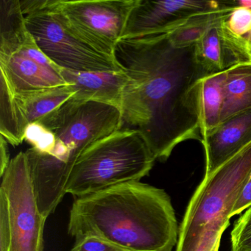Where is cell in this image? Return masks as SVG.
Masks as SVG:
<instances>
[{
  "instance_id": "6da1fadb",
  "label": "cell",
  "mask_w": 251,
  "mask_h": 251,
  "mask_svg": "<svg viewBox=\"0 0 251 251\" xmlns=\"http://www.w3.org/2000/svg\"><path fill=\"white\" fill-rule=\"evenodd\" d=\"M114 58L129 78L121 110L123 125L142 133L155 159L167 161L184 141L201 142L189 92L208 75L197 61L195 45L175 48L167 34L121 39Z\"/></svg>"
},
{
  "instance_id": "7a4b0ae2",
  "label": "cell",
  "mask_w": 251,
  "mask_h": 251,
  "mask_svg": "<svg viewBox=\"0 0 251 251\" xmlns=\"http://www.w3.org/2000/svg\"><path fill=\"white\" fill-rule=\"evenodd\" d=\"M178 233L170 196L140 181L75 198L70 209V236L95 235L131 251H172Z\"/></svg>"
},
{
  "instance_id": "3957f363",
  "label": "cell",
  "mask_w": 251,
  "mask_h": 251,
  "mask_svg": "<svg viewBox=\"0 0 251 251\" xmlns=\"http://www.w3.org/2000/svg\"><path fill=\"white\" fill-rule=\"evenodd\" d=\"M54 136L48 152H25L35 195L48 219L65 196L72 170L83 151L97 141L123 128L121 110L75 97L39 121Z\"/></svg>"
},
{
  "instance_id": "277c9868",
  "label": "cell",
  "mask_w": 251,
  "mask_h": 251,
  "mask_svg": "<svg viewBox=\"0 0 251 251\" xmlns=\"http://www.w3.org/2000/svg\"><path fill=\"white\" fill-rule=\"evenodd\" d=\"M155 158L142 133L123 127L86 148L75 164L66 192L83 198L149 175Z\"/></svg>"
},
{
  "instance_id": "5b68a950",
  "label": "cell",
  "mask_w": 251,
  "mask_h": 251,
  "mask_svg": "<svg viewBox=\"0 0 251 251\" xmlns=\"http://www.w3.org/2000/svg\"><path fill=\"white\" fill-rule=\"evenodd\" d=\"M251 176V144L209 176L192 196L179 228L176 251H195L205 229L230 213Z\"/></svg>"
},
{
  "instance_id": "8992f818",
  "label": "cell",
  "mask_w": 251,
  "mask_h": 251,
  "mask_svg": "<svg viewBox=\"0 0 251 251\" xmlns=\"http://www.w3.org/2000/svg\"><path fill=\"white\" fill-rule=\"evenodd\" d=\"M55 0L25 16L26 25L39 49L62 70L77 73L119 71L112 55L104 53L69 27L55 10Z\"/></svg>"
},
{
  "instance_id": "52a82bcc",
  "label": "cell",
  "mask_w": 251,
  "mask_h": 251,
  "mask_svg": "<svg viewBox=\"0 0 251 251\" xmlns=\"http://www.w3.org/2000/svg\"><path fill=\"white\" fill-rule=\"evenodd\" d=\"M11 228V251H44L47 218L39 209L25 152L11 159L2 176Z\"/></svg>"
},
{
  "instance_id": "ba28073f",
  "label": "cell",
  "mask_w": 251,
  "mask_h": 251,
  "mask_svg": "<svg viewBox=\"0 0 251 251\" xmlns=\"http://www.w3.org/2000/svg\"><path fill=\"white\" fill-rule=\"evenodd\" d=\"M136 0H55V10L82 39L100 52L114 56Z\"/></svg>"
},
{
  "instance_id": "9c48e42d",
  "label": "cell",
  "mask_w": 251,
  "mask_h": 251,
  "mask_svg": "<svg viewBox=\"0 0 251 251\" xmlns=\"http://www.w3.org/2000/svg\"><path fill=\"white\" fill-rule=\"evenodd\" d=\"M75 95L71 85L36 93L12 95L0 83V133L17 146L24 141L29 125L40 121Z\"/></svg>"
},
{
  "instance_id": "30bf717a",
  "label": "cell",
  "mask_w": 251,
  "mask_h": 251,
  "mask_svg": "<svg viewBox=\"0 0 251 251\" xmlns=\"http://www.w3.org/2000/svg\"><path fill=\"white\" fill-rule=\"evenodd\" d=\"M226 2L205 0H136L122 39L169 34L195 16L220 9Z\"/></svg>"
},
{
  "instance_id": "8fae6325",
  "label": "cell",
  "mask_w": 251,
  "mask_h": 251,
  "mask_svg": "<svg viewBox=\"0 0 251 251\" xmlns=\"http://www.w3.org/2000/svg\"><path fill=\"white\" fill-rule=\"evenodd\" d=\"M0 83L12 95L36 93L70 85L63 77L62 69L39 49L32 35L15 53L0 58Z\"/></svg>"
},
{
  "instance_id": "7c38bea8",
  "label": "cell",
  "mask_w": 251,
  "mask_h": 251,
  "mask_svg": "<svg viewBox=\"0 0 251 251\" xmlns=\"http://www.w3.org/2000/svg\"><path fill=\"white\" fill-rule=\"evenodd\" d=\"M201 142L206 156L205 176H209L251 145V109L219 123Z\"/></svg>"
},
{
  "instance_id": "4fadbf2b",
  "label": "cell",
  "mask_w": 251,
  "mask_h": 251,
  "mask_svg": "<svg viewBox=\"0 0 251 251\" xmlns=\"http://www.w3.org/2000/svg\"><path fill=\"white\" fill-rule=\"evenodd\" d=\"M61 74L75 91V97L77 99L102 102L122 110L125 92L129 83L128 77L122 70L77 73L62 70Z\"/></svg>"
},
{
  "instance_id": "5bb4252c",
  "label": "cell",
  "mask_w": 251,
  "mask_h": 251,
  "mask_svg": "<svg viewBox=\"0 0 251 251\" xmlns=\"http://www.w3.org/2000/svg\"><path fill=\"white\" fill-rule=\"evenodd\" d=\"M226 72L227 70L202 77L189 92L191 105L199 120L202 137L220 123Z\"/></svg>"
},
{
  "instance_id": "9a60e30c",
  "label": "cell",
  "mask_w": 251,
  "mask_h": 251,
  "mask_svg": "<svg viewBox=\"0 0 251 251\" xmlns=\"http://www.w3.org/2000/svg\"><path fill=\"white\" fill-rule=\"evenodd\" d=\"M220 123L251 109V63L227 69L223 88Z\"/></svg>"
},
{
  "instance_id": "2e32d148",
  "label": "cell",
  "mask_w": 251,
  "mask_h": 251,
  "mask_svg": "<svg viewBox=\"0 0 251 251\" xmlns=\"http://www.w3.org/2000/svg\"><path fill=\"white\" fill-rule=\"evenodd\" d=\"M20 0L0 1V58L19 50L30 37Z\"/></svg>"
},
{
  "instance_id": "e0dca14e",
  "label": "cell",
  "mask_w": 251,
  "mask_h": 251,
  "mask_svg": "<svg viewBox=\"0 0 251 251\" xmlns=\"http://www.w3.org/2000/svg\"><path fill=\"white\" fill-rule=\"evenodd\" d=\"M231 249L251 251V205L245 210L234 224L230 234Z\"/></svg>"
},
{
  "instance_id": "ac0fdd59",
  "label": "cell",
  "mask_w": 251,
  "mask_h": 251,
  "mask_svg": "<svg viewBox=\"0 0 251 251\" xmlns=\"http://www.w3.org/2000/svg\"><path fill=\"white\" fill-rule=\"evenodd\" d=\"M230 220L220 218L204 230L195 251H218L223 232L228 227Z\"/></svg>"
},
{
  "instance_id": "d6986e66",
  "label": "cell",
  "mask_w": 251,
  "mask_h": 251,
  "mask_svg": "<svg viewBox=\"0 0 251 251\" xmlns=\"http://www.w3.org/2000/svg\"><path fill=\"white\" fill-rule=\"evenodd\" d=\"M223 24L233 36L245 37L251 32V10L234 7Z\"/></svg>"
},
{
  "instance_id": "ffe728a7",
  "label": "cell",
  "mask_w": 251,
  "mask_h": 251,
  "mask_svg": "<svg viewBox=\"0 0 251 251\" xmlns=\"http://www.w3.org/2000/svg\"><path fill=\"white\" fill-rule=\"evenodd\" d=\"M70 251H131L100 236L86 234L75 239Z\"/></svg>"
},
{
  "instance_id": "44dd1931",
  "label": "cell",
  "mask_w": 251,
  "mask_h": 251,
  "mask_svg": "<svg viewBox=\"0 0 251 251\" xmlns=\"http://www.w3.org/2000/svg\"><path fill=\"white\" fill-rule=\"evenodd\" d=\"M11 228L6 195L0 188V251H11Z\"/></svg>"
},
{
  "instance_id": "7402d4cb",
  "label": "cell",
  "mask_w": 251,
  "mask_h": 251,
  "mask_svg": "<svg viewBox=\"0 0 251 251\" xmlns=\"http://www.w3.org/2000/svg\"><path fill=\"white\" fill-rule=\"evenodd\" d=\"M251 205V176L230 213V217L240 214Z\"/></svg>"
},
{
  "instance_id": "603a6c76",
  "label": "cell",
  "mask_w": 251,
  "mask_h": 251,
  "mask_svg": "<svg viewBox=\"0 0 251 251\" xmlns=\"http://www.w3.org/2000/svg\"><path fill=\"white\" fill-rule=\"evenodd\" d=\"M0 176L2 177L5 173V170L8 168L9 166L10 162L11 160H10V153L9 150H8V143L6 139L1 136L0 139Z\"/></svg>"
},
{
  "instance_id": "cb8c5ba5",
  "label": "cell",
  "mask_w": 251,
  "mask_h": 251,
  "mask_svg": "<svg viewBox=\"0 0 251 251\" xmlns=\"http://www.w3.org/2000/svg\"><path fill=\"white\" fill-rule=\"evenodd\" d=\"M242 42L248 62L251 63V32L248 36L242 38Z\"/></svg>"
},
{
  "instance_id": "d4e9b609",
  "label": "cell",
  "mask_w": 251,
  "mask_h": 251,
  "mask_svg": "<svg viewBox=\"0 0 251 251\" xmlns=\"http://www.w3.org/2000/svg\"><path fill=\"white\" fill-rule=\"evenodd\" d=\"M233 6L242 7V8H247V9L251 10V0H241V1H236L233 2Z\"/></svg>"
},
{
  "instance_id": "484cf974",
  "label": "cell",
  "mask_w": 251,
  "mask_h": 251,
  "mask_svg": "<svg viewBox=\"0 0 251 251\" xmlns=\"http://www.w3.org/2000/svg\"><path fill=\"white\" fill-rule=\"evenodd\" d=\"M230 251H235V250L231 249V250H230Z\"/></svg>"
}]
</instances>
